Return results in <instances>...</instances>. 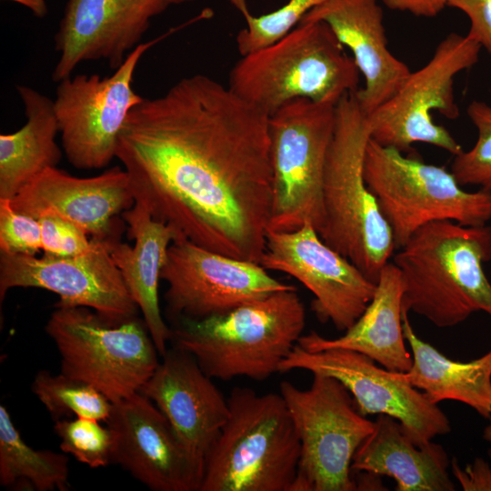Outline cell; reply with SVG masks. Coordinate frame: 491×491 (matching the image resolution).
I'll return each mask as SVG.
<instances>
[{"label": "cell", "instance_id": "cell-37", "mask_svg": "<svg viewBox=\"0 0 491 491\" xmlns=\"http://www.w3.org/2000/svg\"><path fill=\"white\" fill-rule=\"evenodd\" d=\"M355 479L356 490H386L381 482V476L368 472H356Z\"/></svg>", "mask_w": 491, "mask_h": 491}, {"label": "cell", "instance_id": "cell-20", "mask_svg": "<svg viewBox=\"0 0 491 491\" xmlns=\"http://www.w3.org/2000/svg\"><path fill=\"white\" fill-rule=\"evenodd\" d=\"M140 390L164 414L205 469V457L229 416L228 400L187 352L175 346Z\"/></svg>", "mask_w": 491, "mask_h": 491}, {"label": "cell", "instance_id": "cell-35", "mask_svg": "<svg viewBox=\"0 0 491 491\" xmlns=\"http://www.w3.org/2000/svg\"><path fill=\"white\" fill-rule=\"evenodd\" d=\"M453 476L465 491H491V467L483 458L461 467L456 458L450 461Z\"/></svg>", "mask_w": 491, "mask_h": 491}, {"label": "cell", "instance_id": "cell-38", "mask_svg": "<svg viewBox=\"0 0 491 491\" xmlns=\"http://www.w3.org/2000/svg\"><path fill=\"white\" fill-rule=\"evenodd\" d=\"M18 3L28 8L35 17L43 18L47 14L46 0H7Z\"/></svg>", "mask_w": 491, "mask_h": 491}, {"label": "cell", "instance_id": "cell-27", "mask_svg": "<svg viewBox=\"0 0 491 491\" xmlns=\"http://www.w3.org/2000/svg\"><path fill=\"white\" fill-rule=\"evenodd\" d=\"M68 457L29 446L10 413L0 406V485L16 490L68 491Z\"/></svg>", "mask_w": 491, "mask_h": 491}, {"label": "cell", "instance_id": "cell-19", "mask_svg": "<svg viewBox=\"0 0 491 491\" xmlns=\"http://www.w3.org/2000/svg\"><path fill=\"white\" fill-rule=\"evenodd\" d=\"M18 213L38 219L55 215L91 238H117L115 217L131 208L135 199L126 171L112 167L92 177H76L49 167L28 182L10 200Z\"/></svg>", "mask_w": 491, "mask_h": 491}, {"label": "cell", "instance_id": "cell-6", "mask_svg": "<svg viewBox=\"0 0 491 491\" xmlns=\"http://www.w3.org/2000/svg\"><path fill=\"white\" fill-rule=\"evenodd\" d=\"M344 47L325 22H301L243 55L230 71L228 87L268 115L297 98L336 105L358 90L360 72Z\"/></svg>", "mask_w": 491, "mask_h": 491}, {"label": "cell", "instance_id": "cell-3", "mask_svg": "<svg viewBox=\"0 0 491 491\" xmlns=\"http://www.w3.org/2000/svg\"><path fill=\"white\" fill-rule=\"evenodd\" d=\"M305 326V306L295 288L222 315L179 319L172 329V341L213 379L246 376L262 381L279 372Z\"/></svg>", "mask_w": 491, "mask_h": 491}, {"label": "cell", "instance_id": "cell-25", "mask_svg": "<svg viewBox=\"0 0 491 491\" xmlns=\"http://www.w3.org/2000/svg\"><path fill=\"white\" fill-rule=\"evenodd\" d=\"M15 88L26 122L16 132L0 135V198L9 200L62 158L54 100L27 85Z\"/></svg>", "mask_w": 491, "mask_h": 491}, {"label": "cell", "instance_id": "cell-33", "mask_svg": "<svg viewBox=\"0 0 491 491\" xmlns=\"http://www.w3.org/2000/svg\"><path fill=\"white\" fill-rule=\"evenodd\" d=\"M38 221L44 255L75 256L91 251L96 245L97 239L89 238L81 228L60 216L45 215Z\"/></svg>", "mask_w": 491, "mask_h": 491}, {"label": "cell", "instance_id": "cell-16", "mask_svg": "<svg viewBox=\"0 0 491 491\" xmlns=\"http://www.w3.org/2000/svg\"><path fill=\"white\" fill-rule=\"evenodd\" d=\"M109 240L69 257L0 253V301L12 288L35 287L56 294L55 306H85L112 325L135 317L139 308L112 259Z\"/></svg>", "mask_w": 491, "mask_h": 491}, {"label": "cell", "instance_id": "cell-14", "mask_svg": "<svg viewBox=\"0 0 491 491\" xmlns=\"http://www.w3.org/2000/svg\"><path fill=\"white\" fill-rule=\"evenodd\" d=\"M259 263L200 246L185 237L168 248L161 272L167 284L168 314L177 320L225 314L276 292L295 289L270 276Z\"/></svg>", "mask_w": 491, "mask_h": 491}, {"label": "cell", "instance_id": "cell-1", "mask_svg": "<svg viewBox=\"0 0 491 491\" xmlns=\"http://www.w3.org/2000/svg\"><path fill=\"white\" fill-rule=\"evenodd\" d=\"M116 158L135 203L209 250L259 263L272 206L269 115L205 75L128 115Z\"/></svg>", "mask_w": 491, "mask_h": 491}, {"label": "cell", "instance_id": "cell-41", "mask_svg": "<svg viewBox=\"0 0 491 491\" xmlns=\"http://www.w3.org/2000/svg\"><path fill=\"white\" fill-rule=\"evenodd\" d=\"M488 455L491 457V448L488 450Z\"/></svg>", "mask_w": 491, "mask_h": 491}, {"label": "cell", "instance_id": "cell-31", "mask_svg": "<svg viewBox=\"0 0 491 491\" xmlns=\"http://www.w3.org/2000/svg\"><path fill=\"white\" fill-rule=\"evenodd\" d=\"M467 115L477 130L475 145L454 155L451 172L460 185H478L491 191V106L474 100Z\"/></svg>", "mask_w": 491, "mask_h": 491}, {"label": "cell", "instance_id": "cell-32", "mask_svg": "<svg viewBox=\"0 0 491 491\" xmlns=\"http://www.w3.org/2000/svg\"><path fill=\"white\" fill-rule=\"evenodd\" d=\"M42 250L38 219L16 212L0 198V253L35 256Z\"/></svg>", "mask_w": 491, "mask_h": 491}, {"label": "cell", "instance_id": "cell-9", "mask_svg": "<svg viewBox=\"0 0 491 491\" xmlns=\"http://www.w3.org/2000/svg\"><path fill=\"white\" fill-rule=\"evenodd\" d=\"M55 307L45 328L59 352L61 373L113 404L139 393L159 365L144 319L112 325L85 306Z\"/></svg>", "mask_w": 491, "mask_h": 491}, {"label": "cell", "instance_id": "cell-21", "mask_svg": "<svg viewBox=\"0 0 491 491\" xmlns=\"http://www.w3.org/2000/svg\"><path fill=\"white\" fill-rule=\"evenodd\" d=\"M308 21L327 24L352 52L365 78V86L356 94L367 116L390 99L409 76L408 65L388 48L377 0H328L312 9L301 22Z\"/></svg>", "mask_w": 491, "mask_h": 491}, {"label": "cell", "instance_id": "cell-22", "mask_svg": "<svg viewBox=\"0 0 491 491\" xmlns=\"http://www.w3.org/2000/svg\"><path fill=\"white\" fill-rule=\"evenodd\" d=\"M128 225L134 246L119 238L109 240V251L119 269L125 286L137 307L155 343L164 356L166 344L172 340V329L164 321L159 305V281L171 244L184 237L172 225L155 220L140 204L122 213Z\"/></svg>", "mask_w": 491, "mask_h": 491}, {"label": "cell", "instance_id": "cell-34", "mask_svg": "<svg viewBox=\"0 0 491 491\" xmlns=\"http://www.w3.org/2000/svg\"><path fill=\"white\" fill-rule=\"evenodd\" d=\"M447 6L462 11L468 17L467 35L491 55V0H448Z\"/></svg>", "mask_w": 491, "mask_h": 491}, {"label": "cell", "instance_id": "cell-4", "mask_svg": "<svg viewBox=\"0 0 491 491\" xmlns=\"http://www.w3.org/2000/svg\"><path fill=\"white\" fill-rule=\"evenodd\" d=\"M356 92L344 95L336 105L335 132L323 183L324 225L319 235L376 284L396 246L364 178V157L371 131Z\"/></svg>", "mask_w": 491, "mask_h": 491}, {"label": "cell", "instance_id": "cell-36", "mask_svg": "<svg viewBox=\"0 0 491 491\" xmlns=\"http://www.w3.org/2000/svg\"><path fill=\"white\" fill-rule=\"evenodd\" d=\"M389 9L407 12L416 16L435 17L440 14L448 0H380Z\"/></svg>", "mask_w": 491, "mask_h": 491}, {"label": "cell", "instance_id": "cell-8", "mask_svg": "<svg viewBox=\"0 0 491 491\" xmlns=\"http://www.w3.org/2000/svg\"><path fill=\"white\" fill-rule=\"evenodd\" d=\"M336 105L294 99L269 115L272 206L268 229L324 225L323 183Z\"/></svg>", "mask_w": 491, "mask_h": 491}, {"label": "cell", "instance_id": "cell-28", "mask_svg": "<svg viewBox=\"0 0 491 491\" xmlns=\"http://www.w3.org/2000/svg\"><path fill=\"white\" fill-rule=\"evenodd\" d=\"M32 391L55 421L74 416L106 422L113 408V403L98 389L62 373L39 371Z\"/></svg>", "mask_w": 491, "mask_h": 491}, {"label": "cell", "instance_id": "cell-5", "mask_svg": "<svg viewBox=\"0 0 491 491\" xmlns=\"http://www.w3.org/2000/svg\"><path fill=\"white\" fill-rule=\"evenodd\" d=\"M227 400L199 491H291L301 445L281 394L235 387Z\"/></svg>", "mask_w": 491, "mask_h": 491}, {"label": "cell", "instance_id": "cell-30", "mask_svg": "<svg viewBox=\"0 0 491 491\" xmlns=\"http://www.w3.org/2000/svg\"><path fill=\"white\" fill-rule=\"evenodd\" d=\"M54 430L60 439V449L92 468L113 463L115 437L112 429L100 421L85 417L55 421Z\"/></svg>", "mask_w": 491, "mask_h": 491}, {"label": "cell", "instance_id": "cell-18", "mask_svg": "<svg viewBox=\"0 0 491 491\" xmlns=\"http://www.w3.org/2000/svg\"><path fill=\"white\" fill-rule=\"evenodd\" d=\"M167 6L165 0H67L55 35L53 81L86 61L105 60L117 69Z\"/></svg>", "mask_w": 491, "mask_h": 491}, {"label": "cell", "instance_id": "cell-23", "mask_svg": "<svg viewBox=\"0 0 491 491\" xmlns=\"http://www.w3.org/2000/svg\"><path fill=\"white\" fill-rule=\"evenodd\" d=\"M403 293L401 272L393 262H388L379 274L372 300L343 336L330 339L312 331L302 335L297 344L310 352L331 348L356 351L387 370L407 372L413 358L405 344Z\"/></svg>", "mask_w": 491, "mask_h": 491}, {"label": "cell", "instance_id": "cell-24", "mask_svg": "<svg viewBox=\"0 0 491 491\" xmlns=\"http://www.w3.org/2000/svg\"><path fill=\"white\" fill-rule=\"evenodd\" d=\"M450 459L430 441L419 446L395 417L377 415L374 429L356 450L353 472L392 477L397 491H453Z\"/></svg>", "mask_w": 491, "mask_h": 491}, {"label": "cell", "instance_id": "cell-15", "mask_svg": "<svg viewBox=\"0 0 491 491\" xmlns=\"http://www.w3.org/2000/svg\"><path fill=\"white\" fill-rule=\"evenodd\" d=\"M259 264L286 273L314 296L312 310L322 323L346 331L373 298L376 284L350 260L326 245L316 229L305 225L288 232L267 230Z\"/></svg>", "mask_w": 491, "mask_h": 491}, {"label": "cell", "instance_id": "cell-2", "mask_svg": "<svg viewBox=\"0 0 491 491\" xmlns=\"http://www.w3.org/2000/svg\"><path fill=\"white\" fill-rule=\"evenodd\" d=\"M392 257L403 278V310L440 328L477 311L491 316V284L483 270L491 259V226L431 222Z\"/></svg>", "mask_w": 491, "mask_h": 491}, {"label": "cell", "instance_id": "cell-7", "mask_svg": "<svg viewBox=\"0 0 491 491\" xmlns=\"http://www.w3.org/2000/svg\"><path fill=\"white\" fill-rule=\"evenodd\" d=\"M363 175L401 248L420 227L450 220L483 226L491 219V191L467 192L452 172L369 139Z\"/></svg>", "mask_w": 491, "mask_h": 491}, {"label": "cell", "instance_id": "cell-12", "mask_svg": "<svg viewBox=\"0 0 491 491\" xmlns=\"http://www.w3.org/2000/svg\"><path fill=\"white\" fill-rule=\"evenodd\" d=\"M167 35L141 43L111 75H76L58 82L54 108L63 150L74 167L100 169L116 158L128 115L144 99L132 86L136 66Z\"/></svg>", "mask_w": 491, "mask_h": 491}, {"label": "cell", "instance_id": "cell-40", "mask_svg": "<svg viewBox=\"0 0 491 491\" xmlns=\"http://www.w3.org/2000/svg\"><path fill=\"white\" fill-rule=\"evenodd\" d=\"M165 1L169 5L185 4V3H188V2H191V1H194V0H165Z\"/></svg>", "mask_w": 491, "mask_h": 491}, {"label": "cell", "instance_id": "cell-26", "mask_svg": "<svg viewBox=\"0 0 491 491\" xmlns=\"http://www.w3.org/2000/svg\"><path fill=\"white\" fill-rule=\"evenodd\" d=\"M403 330L412 350L406 381L433 404L454 400L467 405L481 416H491V350L469 362L447 358L414 331L408 312L402 309Z\"/></svg>", "mask_w": 491, "mask_h": 491}, {"label": "cell", "instance_id": "cell-13", "mask_svg": "<svg viewBox=\"0 0 491 491\" xmlns=\"http://www.w3.org/2000/svg\"><path fill=\"white\" fill-rule=\"evenodd\" d=\"M294 369L336 378L349 391L361 415L395 417L419 446L451 431L450 421L438 405L411 386L404 373L381 368L356 351L331 348L310 352L296 344L281 363L279 372Z\"/></svg>", "mask_w": 491, "mask_h": 491}, {"label": "cell", "instance_id": "cell-10", "mask_svg": "<svg viewBox=\"0 0 491 491\" xmlns=\"http://www.w3.org/2000/svg\"><path fill=\"white\" fill-rule=\"evenodd\" d=\"M313 376L308 389L288 381L279 386L301 445L291 491H355L353 458L373 431L374 422L358 412L342 383Z\"/></svg>", "mask_w": 491, "mask_h": 491}, {"label": "cell", "instance_id": "cell-17", "mask_svg": "<svg viewBox=\"0 0 491 491\" xmlns=\"http://www.w3.org/2000/svg\"><path fill=\"white\" fill-rule=\"evenodd\" d=\"M115 437L113 463L153 491H199L204 469L157 406L142 393L113 404L105 422Z\"/></svg>", "mask_w": 491, "mask_h": 491}, {"label": "cell", "instance_id": "cell-39", "mask_svg": "<svg viewBox=\"0 0 491 491\" xmlns=\"http://www.w3.org/2000/svg\"><path fill=\"white\" fill-rule=\"evenodd\" d=\"M488 419L489 423L484 429L483 437L491 445V416L488 417Z\"/></svg>", "mask_w": 491, "mask_h": 491}, {"label": "cell", "instance_id": "cell-29", "mask_svg": "<svg viewBox=\"0 0 491 491\" xmlns=\"http://www.w3.org/2000/svg\"><path fill=\"white\" fill-rule=\"evenodd\" d=\"M326 1L287 0L278 9L255 15L250 12L246 0H229L246 24L235 38L238 52L243 56L276 42L293 30L307 13Z\"/></svg>", "mask_w": 491, "mask_h": 491}, {"label": "cell", "instance_id": "cell-11", "mask_svg": "<svg viewBox=\"0 0 491 491\" xmlns=\"http://www.w3.org/2000/svg\"><path fill=\"white\" fill-rule=\"evenodd\" d=\"M481 45L467 35H447L430 60L411 72L399 90L368 115L370 138L404 154L416 143L429 144L456 155L461 145L442 125L434 122L437 111L454 120L459 116L455 102V76L476 65Z\"/></svg>", "mask_w": 491, "mask_h": 491}]
</instances>
